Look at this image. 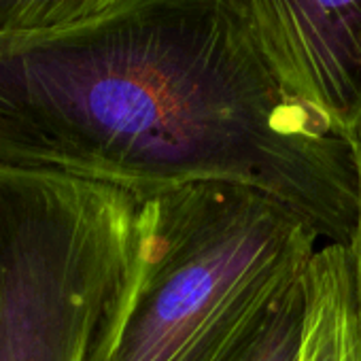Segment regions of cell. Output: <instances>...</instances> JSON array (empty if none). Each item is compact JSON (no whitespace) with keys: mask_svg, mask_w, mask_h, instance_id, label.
Masks as SVG:
<instances>
[{"mask_svg":"<svg viewBox=\"0 0 361 361\" xmlns=\"http://www.w3.org/2000/svg\"><path fill=\"white\" fill-rule=\"evenodd\" d=\"M0 164L136 200L247 185L346 247L359 215L355 138L287 87L243 0H126L79 24L0 32Z\"/></svg>","mask_w":361,"mask_h":361,"instance_id":"cell-1","label":"cell"},{"mask_svg":"<svg viewBox=\"0 0 361 361\" xmlns=\"http://www.w3.org/2000/svg\"><path fill=\"white\" fill-rule=\"evenodd\" d=\"M323 245L300 213L247 185L198 180L142 198L87 361H249Z\"/></svg>","mask_w":361,"mask_h":361,"instance_id":"cell-2","label":"cell"},{"mask_svg":"<svg viewBox=\"0 0 361 361\" xmlns=\"http://www.w3.org/2000/svg\"><path fill=\"white\" fill-rule=\"evenodd\" d=\"M136 215L119 188L0 164V361H87Z\"/></svg>","mask_w":361,"mask_h":361,"instance_id":"cell-3","label":"cell"},{"mask_svg":"<svg viewBox=\"0 0 361 361\" xmlns=\"http://www.w3.org/2000/svg\"><path fill=\"white\" fill-rule=\"evenodd\" d=\"M287 87L353 138L361 128V0H243Z\"/></svg>","mask_w":361,"mask_h":361,"instance_id":"cell-4","label":"cell"},{"mask_svg":"<svg viewBox=\"0 0 361 361\" xmlns=\"http://www.w3.org/2000/svg\"><path fill=\"white\" fill-rule=\"evenodd\" d=\"M298 361H361V312L346 245H323L306 274Z\"/></svg>","mask_w":361,"mask_h":361,"instance_id":"cell-5","label":"cell"},{"mask_svg":"<svg viewBox=\"0 0 361 361\" xmlns=\"http://www.w3.org/2000/svg\"><path fill=\"white\" fill-rule=\"evenodd\" d=\"M123 3L126 0H0V32L71 26Z\"/></svg>","mask_w":361,"mask_h":361,"instance_id":"cell-6","label":"cell"},{"mask_svg":"<svg viewBox=\"0 0 361 361\" xmlns=\"http://www.w3.org/2000/svg\"><path fill=\"white\" fill-rule=\"evenodd\" d=\"M304 308H306V291L302 287L272 317L249 361H298Z\"/></svg>","mask_w":361,"mask_h":361,"instance_id":"cell-7","label":"cell"},{"mask_svg":"<svg viewBox=\"0 0 361 361\" xmlns=\"http://www.w3.org/2000/svg\"><path fill=\"white\" fill-rule=\"evenodd\" d=\"M355 142H357V164H359V215H357V228H355L353 240L348 245V251H350V262H353L357 304H359V312H361V128L355 136Z\"/></svg>","mask_w":361,"mask_h":361,"instance_id":"cell-8","label":"cell"}]
</instances>
